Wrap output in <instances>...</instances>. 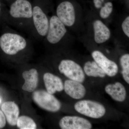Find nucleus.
<instances>
[{
    "mask_svg": "<svg viewBox=\"0 0 129 129\" xmlns=\"http://www.w3.org/2000/svg\"><path fill=\"white\" fill-rule=\"evenodd\" d=\"M7 21L12 27L34 37L32 5L28 0H15L8 11Z\"/></svg>",
    "mask_w": 129,
    "mask_h": 129,
    "instance_id": "obj_1",
    "label": "nucleus"
},
{
    "mask_svg": "<svg viewBox=\"0 0 129 129\" xmlns=\"http://www.w3.org/2000/svg\"><path fill=\"white\" fill-rule=\"evenodd\" d=\"M31 40L8 27L0 37V48L6 55L11 56L27 50L32 45Z\"/></svg>",
    "mask_w": 129,
    "mask_h": 129,
    "instance_id": "obj_2",
    "label": "nucleus"
},
{
    "mask_svg": "<svg viewBox=\"0 0 129 129\" xmlns=\"http://www.w3.org/2000/svg\"><path fill=\"white\" fill-rule=\"evenodd\" d=\"M66 26L56 15L49 18V27L46 35L43 39L47 44L56 45L60 43L67 34Z\"/></svg>",
    "mask_w": 129,
    "mask_h": 129,
    "instance_id": "obj_3",
    "label": "nucleus"
},
{
    "mask_svg": "<svg viewBox=\"0 0 129 129\" xmlns=\"http://www.w3.org/2000/svg\"><path fill=\"white\" fill-rule=\"evenodd\" d=\"M74 108L81 114L94 119L102 118L106 113V108L102 104L91 100L78 102L75 104Z\"/></svg>",
    "mask_w": 129,
    "mask_h": 129,
    "instance_id": "obj_4",
    "label": "nucleus"
},
{
    "mask_svg": "<svg viewBox=\"0 0 129 129\" xmlns=\"http://www.w3.org/2000/svg\"><path fill=\"white\" fill-rule=\"evenodd\" d=\"M32 98L39 107L49 112H56L59 111L61 107V103L55 97L44 90L34 91Z\"/></svg>",
    "mask_w": 129,
    "mask_h": 129,
    "instance_id": "obj_5",
    "label": "nucleus"
},
{
    "mask_svg": "<svg viewBox=\"0 0 129 129\" xmlns=\"http://www.w3.org/2000/svg\"><path fill=\"white\" fill-rule=\"evenodd\" d=\"M58 69L61 73L72 80L82 83L85 80V75L83 69L74 61L64 59L60 62Z\"/></svg>",
    "mask_w": 129,
    "mask_h": 129,
    "instance_id": "obj_6",
    "label": "nucleus"
},
{
    "mask_svg": "<svg viewBox=\"0 0 129 129\" xmlns=\"http://www.w3.org/2000/svg\"><path fill=\"white\" fill-rule=\"evenodd\" d=\"M58 19L65 26L71 27L75 21V14L73 4L69 1H63L58 6L56 11Z\"/></svg>",
    "mask_w": 129,
    "mask_h": 129,
    "instance_id": "obj_7",
    "label": "nucleus"
},
{
    "mask_svg": "<svg viewBox=\"0 0 129 129\" xmlns=\"http://www.w3.org/2000/svg\"><path fill=\"white\" fill-rule=\"evenodd\" d=\"M91 55L95 61L107 75L112 77L117 74L118 71L117 64L113 61L109 59L101 51H94Z\"/></svg>",
    "mask_w": 129,
    "mask_h": 129,
    "instance_id": "obj_8",
    "label": "nucleus"
},
{
    "mask_svg": "<svg viewBox=\"0 0 129 129\" xmlns=\"http://www.w3.org/2000/svg\"><path fill=\"white\" fill-rule=\"evenodd\" d=\"M59 126L62 129H90L92 125L84 118L77 116H66L61 119Z\"/></svg>",
    "mask_w": 129,
    "mask_h": 129,
    "instance_id": "obj_9",
    "label": "nucleus"
},
{
    "mask_svg": "<svg viewBox=\"0 0 129 129\" xmlns=\"http://www.w3.org/2000/svg\"><path fill=\"white\" fill-rule=\"evenodd\" d=\"M64 89L67 95L75 99H82L86 93L85 87L82 83L70 79L65 81Z\"/></svg>",
    "mask_w": 129,
    "mask_h": 129,
    "instance_id": "obj_10",
    "label": "nucleus"
},
{
    "mask_svg": "<svg viewBox=\"0 0 129 129\" xmlns=\"http://www.w3.org/2000/svg\"><path fill=\"white\" fill-rule=\"evenodd\" d=\"M43 79L47 91L50 94H53L64 89L62 81L58 76L47 73L44 74Z\"/></svg>",
    "mask_w": 129,
    "mask_h": 129,
    "instance_id": "obj_11",
    "label": "nucleus"
},
{
    "mask_svg": "<svg viewBox=\"0 0 129 129\" xmlns=\"http://www.w3.org/2000/svg\"><path fill=\"white\" fill-rule=\"evenodd\" d=\"M1 109L8 123L12 126L16 125L19 114L17 105L13 102H6L2 106Z\"/></svg>",
    "mask_w": 129,
    "mask_h": 129,
    "instance_id": "obj_12",
    "label": "nucleus"
},
{
    "mask_svg": "<svg viewBox=\"0 0 129 129\" xmlns=\"http://www.w3.org/2000/svg\"><path fill=\"white\" fill-rule=\"evenodd\" d=\"M105 90L107 94L116 101L123 102L126 98V89L124 86L120 82L107 85L105 87Z\"/></svg>",
    "mask_w": 129,
    "mask_h": 129,
    "instance_id": "obj_13",
    "label": "nucleus"
},
{
    "mask_svg": "<svg viewBox=\"0 0 129 129\" xmlns=\"http://www.w3.org/2000/svg\"><path fill=\"white\" fill-rule=\"evenodd\" d=\"M22 77L25 82L22 89L25 91L32 92L37 88L39 83V74L37 70L32 68L24 72Z\"/></svg>",
    "mask_w": 129,
    "mask_h": 129,
    "instance_id": "obj_14",
    "label": "nucleus"
},
{
    "mask_svg": "<svg viewBox=\"0 0 129 129\" xmlns=\"http://www.w3.org/2000/svg\"><path fill=\"white\" fill-rule=\"evenodd\" d=\"M93 28L94 40L97 44H102L107 41L111 37V31L102 22L96 20L94 22Z\"/></svg>",
    "mask_w": 129,
    "mask_h": 129,
    "instance_id": "obj_15",
    "label": "nucleus"
},
{
    "mask_svg": "<svg viewBox=\"0 0 129 129\" xmlns=\"http://www.w3.org/2000/svg\"><path fill=\"white\" fill-rule=\"evenodd\" d=\"M84 72L90 77L104 78L106 75L104 71L95 61L86 62L84 65Z\"/></svg>",
    "mask_w": 129,
    "mask_h": 129,
    "instance_id": "obj_16",
    "label": "nucleus"
},
{
    "mask_svg": "<svg viewBox=\"0 0 129 129\" xmlns=\"http://www.w3.org/2000/svg\"><path fill=\"white\" fill-rule=\"evenodd\" d=\"M16 125L19 128L21 129L37 128V125L34 120L29 117L25 115L19 117Z\"/></svg>",
    "mask_w": 129,
    "mask_h": 129,
    "instance_id": "obj_17",
    "label": "nucleus"
},
{
    "mask_svg": "<svg viewBox=\"0 0 129 129\" xmlns=\"http://www.w3.org/2000/svg\"><path fill=\"white\" fill-rule=\"evenodd\" d=\"M120 62L123 78L125 82L129 84V54L127 53L122 56Z\"/></svg>",
    "mask_w": 129,
    "mask_h": 129,
    "instance_id": "obj_18",
    "label": "nucleus"
},
{
    "mask_svg": "<svg viewBox=\"0 0 129 129\" xmlns=\"http://www.w3.org/2000/svg\"><path fill=\"white\" fill-rule=\"evenodd\" d=\"M113 9L112 3L111 2L106 3L100 11V15L101 17L103 19L108 18L112 13Z\"/></svg>",
    "mask_w": 129,
    "mask_h": 129,
    "instance_id": "obj_19",
    "label": "nucleus"
},
{
    "mask_svg": "<svg viewBox=\"0 0 129 129\" xmlns=\"http://www.w3.org/2000/svg\"><path fill=\"white\" fill-rule=\"evenodd\" d=\"M122 27L125 34L129 37V17H127L122 23Z\"/></svg>",
    "mask_w": 129,
    "mask_h": 129,
    "instance_id": "obj_20",
    "label": "nucleus"
},
{
    "mask_svg": "<svg viewBox=\"0 0 129 129\" xmlns=\"http://www.w3.org/2000/svg\"><path fill=\"white\" fill-rule=\"evenodd\" d=\"M6 123V118L2 111L0 110V129L5 127Z\"/></svg>",
    "mask_w": 129,
    "mask_h": 129,
    "instance_id": "obj_21",
    "label": "nucleus"
},
{
    "mask_svg": "<svg viewBox=\"0 0 129 129\" xmlns=\"http://www.w3.org/2000/svg\"><path fill=\"white\" fill-rule=\"evenodd\" d=\"M95 7L98 9L101 8L102 7V2L101 0H93Z\"/></svg>",
    "mask_w": 129,
    "mask_h": 129,
    "instance_id": "obj_22",
    "label": "nucleus"
},
{
    "mask_svg": "<svg viewBox=\"0 0 129 129\" xmlns=\"http://www.w3.org/2000/svg\"><path fill=\"white\" fill-rule=\"evenodd\" d=\"M2 13V8H1V3H0V15Z\"/></svg>",
    "mask_w": 129,
    "mask_h": 129,
    "instance_id": "obj_23",
    "label": "nucleus"
},
{
    "mask_svg": "<svg viewBox=\"0 0 129 129\" xmlns=\"http://www.w3.org/2000/svg\"><path fill=\"white\" fill-rule=\"evenodd\" d=\"M101 1L102 2H103L104 1V0H101Z\"/></svg>",
    "mask_w": 129,
    "mask_h": 129,
    "instance_id": "obj_24",
    "label": "nucleus"
},
{
    "mask_svg": "<svg viewBox=\"0 0 129 129\" xmlns=\"http://www.w3.org/2000/svg\"><path fill=\"white\" fill-rule=\"evenodd\" d=\"M1 99H0V103H1Z\"/></svg>",
    "mask_w": 129,
    "mask_h": 129,
    "instance_id": "obj_25",
    "label": "nucleus"
}]
</instances>
